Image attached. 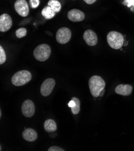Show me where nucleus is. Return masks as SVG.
<instances>
[{
  "label": "nucleus",
  "mask_w": 134,
  "mask_h": 151,
  "mask_svg": "<svg viewBox=\"0 0 134 151\" xmlns=\"http://www.w3.org/2000/svg\"><path fill=\"white\" fill-rule=\"evenodd\" d=\"M23 138L29 142H33L37 140V133L32 128H27L22 132Z\"/></svg>",
  "instance_id": "13"
},
{
  "label": "nucleus",
  "mask_w": 134,
  "mask_h": 151,
  "mask_svg": "<svg viewBox=\"0 0 134 151\" xmlns=\"http://www.w3.org/2000/svg\"><path fill=\"white\" fill-rule=\"evenodd\" d=\"M55 13H56L49 6L44 7L42 11V14L46 19H52V18L54 17Z\"/></svg>",
  "instance_id": "15"
},
{
  "label": "nucleus",
  "mask_w": 134,
  "mask_h": 151,
  "mask_svg": "<svg viewBox=\"0 0 134 151\" xmlns=\"http://www.w3.org/2000/svg\"><path fill=\"white\" fill-rule=\"evenodd\" d=\"M12 26V19L10 15L4 13L0 17V32H6L11 28Z\"/></svg>",
  "instance_id": "9"
},
{
  "label": "nucleus",
  "mask_w": 134,
  "mask_h": 151,
  "mask_svg": "<svg viewBox=\"0 0 134 151\" xmlns=\"http://www.w3.org/2000/svg\"><path fill=\"white\" fill-rule=\"evenodd\" d=\"M97 0H84V1L88 4H92L95 3Z\"/></svg>",
  "instance_id": "23"
},
{
  "label": "nucleus",
  "mask_w": 134,
  "mask_h": 151,
  "mask_svg": "<svg viewBox=\"0 0 134 151\" xmlns=\"http://www.w3.org/2000/svg\"><path fill=\"white\" fill-rule=\"evenodd\" d=\"M29 5L33 9L37 8L40 4L39 0H29Z\"/></svg>",
  "instance_id": "20"
},
{
  "label": "nucleus",
  "mask_w": 134,
  "mask_h": 151,
  "mask_svg": "<svg viewBox=\"0 0 134 151\" xmlns=\"http://www.w3.org/2000/svg\"><path fill=\"white\" fill-rule=\"evenodd\" d=\"M72 100H73L75 102V106L71 108V111L73 114H77L80 111V107H81V102L78 98L76 97H73L72 98Z\"/></svg>",
  "instance_id": "17"
},
{
  "label": "nucleus",
  "mask_w": 134,
  "mask_h": 151,
  "mask_svg": "<svg viewBox=\"0 0 134 151\" xmlns=\"http://www.w3.org/2000/svg\"><path fill=\"white\" fill-rule=\"evenodd\" d=\"M44 129L48 132H52L57 131V126L52 119H48L44 123Z\"/></svg>",
  "instance_id": "14"
},
{
  "label": "nucleus",
  "mask_w": 134,
  "mask_h": 151,
  "mask_svg": "<svg viewBox=\"0 0 134 151\" xmlns=\"http://www.w3.org/2000/svg\"><path fill=\"white\" fill-rule=\"evenodd\" d=\"M48 151H64V150L61 147H59L57 146H51V147H49L48 150Z\"/></svg>",
  "instance_id": "21"
},
{
  "label": "nucleus",
  "mask_w": 134,
  "mask_h": 151,
  "mask_svg": "<svg viewBox=\"0 0 134 151\" xmlns=\"http://www.w3.org/2000/svg\"><path fill=\"white\" fill-rule=\"evenodd\" d=\"M75 101H74L73 100H72V99H71V101L69 102V104H68V106L69 107H70V108H72V107H73L74 106H75Z\"/></svg>",
  "instance_id": "22"
},
{
  "label": "nucleus",
  "mask_w": 134,
  "mask_h": 151,
  "mask_svg": "<svg viewBox=\"0 0 134 151\" xmlns=\"http://www.w3.org/2000/svg\"><path fill=\"white\" fill-rule=\"evenodd\" d=\"M32 73L28 70H22L17 72L11 78V83L15 86H24L31 81Z\"/></svg>",
  "instance_id": "3"
},
{
  "label": "nucleus",
  "mask_w": 134,
  "mask_h": 151,
  "mask_svg": "<svg viewBox=\"0 0 134 151\" xmlns=\"http://www.w3.org/2000/svg\"><path fill=\"white\" fill-rule=\"evenodd\" d=\"M48 6H50L55 13L59 12L62 9L61 3L57 0H49L48 3Z\"/></svg>",
  "instance_id": "16"
},
{
  "label": "nucleus",
  "mask_w": 134,
  "mask_h": 151,
  "mask_svg": "<svg viewBox=\"0 0 134 151\" xmlns=\"http://www.w3.org/2000/svg\"><path fill=\"white\" fill-rule=\"evenodd\" d=\"M88 85L92 96L97 98L99 96L102 90L105 88V82L100 76L94 75L89 80Z\"/></svg>",
  "instance_id": "1"
},
{
  "label": "nucleus",
  "mask_w": 134,
  "mask_h": 151,
  "mask_svg": "<svg viewBox=\"0 0 134 151\" xmlns=\"http://www.w3.org/2000/svg\"><path fill=\"white\" fill-rule=\"evenodd\" d=\"M55 81L52 78H48L44 80L40 87V93L43 96H49L55 87Z\"/></svg>",
  "instance_id": "6"
},
{
  "label": "nucleus",
  "mask_w": 134,
  "mask_h": 151,
  "mask_svg": "<svg viewBox=\"0 0 134 151\" xmlns=\"http://www.w3.org/2000/svg\"><path fill=\"white\" fill-rule=\"evenodd\" d=\"M6 60V55L3 47H0V64H3Z\"/></svg>",
  "instance_id": "19"
},
{
  "label": "nucleus",
  "mask_w": 134,
  "mask_h": 151,
  "mask_svg": "<svg viewBox=\"0 0 134 151\" xmlns=\"http://www.w3.org/2000/svg\"><path fill=\"white\" fill-rule=\"evenodd\" d=\"M84 40L89 46H95L97 43V37L95 32L92 29H87L83 35Z\"/></svg>",
  "instance_id": "10"
},
{
  "label": "nucleus",
  "mask_w": 134,
  "mask_h": 151,
  "mask_svg": "<svg viewBox=\"0 0 134 151\" xmlns=\"http://www.w3.org/2000/svg\"><path fill=\"white\" fill-rule=\"evenodd\" d=\"M72 37L70 29L66 27L59 28L56 33L57 41L60 44H66L69 42Z\"/></svg>",
  "instance_id": "5"
},
{
  "label": "nucleus",
  "mask_w": 134,
  "mask_h": 151,
  "mask_svg": "<svg viewBox=\"0 0 134 151\" xmlns=\"http://www.w3.org/2000/svg\"><path fill=\"white\" fill-rule=\"evenodd\" d=\"M51 54V49L48 45L43 43L37 46L34 52V58L40 62H44L47 60Z\"/></svg>",
  "instance_id": "4"
},
{
  "label": "nucleus",
  "mask_w": 134,
  "mask_h": 151,
  "mask_svg": "<svg viewBox=\"0 0 134 151\" xmlns=\"http://www.w3.org/2000/svg\"><path fill=\"white\" fill-rule=\"evenodd\" d=\"M67 18L73 22H80L84 19L85 14L78 9H72L67 13Z\"/></svg>",
  "instance_id": "11"
},
{
  "label": "nucleus",
  "mask_w": 134,
  "mask_h": 151,
  "mask_svg": "<svg viewBox=\"0 0 134 151\" xmlns=\"http://www.w3.org/2000/svg\"><path fill=\"white\" fill-rule=\"evenodd\" d=\"M132 86L129 84H120L115 87V92L118 95L129 96L132 93Z\"/></svg>",
  "instance_id": "12"
},
{
  "label": "nucleus",
  "mask_w": 134,
  "mask_h": 151,
  "mask_svg": "<svg viewBox=\"0 0 134 151\" xmlns=\"http://www.w3.org/2000/svg\"><path fill=\"white\" fill-rule=\"evenodd\" d=\"M27 29L25 28H20L16 31V36L18 38H22L27 35Z\"/></svg>",
  "instance_id": "18"
},
{
  "label": "nucleus",
  "mask_w": 134,
  "mask_h": 151,
  "mask_svg": "<svg viewBox=\"0 0 134 151\" xmlns=\"http://www.w3.org/2000/svg\"><path fill=\"white\" fill-rule=\"evenodd\" d=\"M104 93H105V88L104 89H103L102 91L100 92V94H99V96H103V95H104Z\"/></svg>",
  "instance_id": "24"
},
{
  "label": "nucleus",
  "mask_w": 134,
  "mask_h": 151,
  "mask_svg": "<svg viewBox=\"0 0 134 151\" xmlns=\"http://www.w3.org/2000/svg\"><path fill=\"white\" fill-rule=\"evenodd\" d=\"M107 42L110 47L114 50L120 49L124 43V37L120 33L112 31L107 35Z\"/></svg>",
  "instance_id": "2"
},
{
  "label": "nucleus",
  "mask_w": 134,
  "mask_h": 151,
  "mask_svg": "<svg viewBox=\"0 0 134 151\" xmlns=\"http://www.w3.org/2000/svg\"><path fill=\"white\" fill-rule=\"evenodd\" d=\"M16 12L21 17H26L29 14V7L25 0H16L14 5Z\"/></svg>",
  "instance_id": "8"
},
{
  "label": "nucleus",
  "mask_w": 134,
  "mask_h": 151,
  "mask_svg": "<svg viewBox=\"0 0 134 151\" xmlns=\"http://www.w3.org/2000/svg\"><path fill=\"white\" fill-rule=\"evenodd\" d=\"M21 110L23 115L27 117H31L35 113V106L33 102L29 99L25 100L22 104Z\"/></svg>",
  "instance_id": "7"
}]
</instances>
